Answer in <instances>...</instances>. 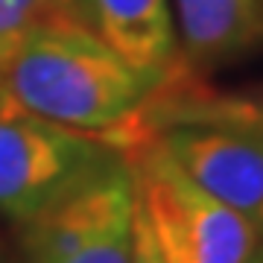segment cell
<instances>
[{
	"mask_svg": "<svg viewBox=\"0 0 263 263\" xmlns=\"http://www.w3.org/2000/svg\"><path fill=\"white\" fill-rule=\"evenodd\" d=\"M0 85L21 111L120 152L158 82L123 62L88 27H44L0 56Z\"/></svg>",
	"mask_w": 263,
	"mask_h": 263,
	"instance_id": "6da1fadb",
	"label": "cell"
},
{
	"mask_svg": "<svg viewBox=\"0 0 263 263\" xmlns=\"http://www.w3.org/2000/svg\"><path fill=\"white\" fill-rule=\"evenodd\" d=\"M132 199L164 263H246L263 237L240 214L199 187L155 138L123 152Z\"/></svg>",
	"mask_w": 263,
	"mask_h": 263,
	"instance_id": "7a4b0ae2",
	"label": "cell"
},
{
	"mask_svg": "<svg viewBox=\"0 0 263 263\" xmlns=\"http://www.w3.org/2000/svg\"><path fill=\"white\" fill-rule=\"evenodd\" d=\"M114 155L100 138L35 114L0 117V214L15 222L44 214Z\"/></svg>",
	"mask_w": 263,
	"mask_h": 263,
	"instance_id": "3957f363",
	"label": "cell"
},
{
	"mask_svg": "<svg viewBox=\"0 0 263 263\" xmlns=\"http://www.w3.org/2000/svg\"><path fill=\"white\" fill-rule=\"evenodd\" d=\"M21 228L24 263H129L132 173L123 152Z\"/></svg>",
	"mask_w": 263,
	"mask_h": 263,
	"instance_id": "277c9868",
	"label": "cell"
},
{
	"mask_svg": "<svg viewBox=\"0 0 263 263\" xmlns=\"http://www.w3.org/2000/svg\"><path fill=\"white\" fill-rule=\"evenodd\" d=\"M179 170L263 237V126L226 114L179 120L149 135Z\"/></svg>",
	"mask_w": 263,
	"mask_h": 263,
	"instance_id": "5b68a950",
	"label": "cell"
},
{
	"mask_svg": "<svg viewBox=\"0 0 263 263\" xmlns=\"http://www.w3.org/2000/svg\"><path fill=\"white\" fill-rule=\"evenodd\" d=\"M91 32L135 70L164 85L187 73L170 0H79Z\"/></svg>",
	"mask_w": 263,
	"mask_h": 263,
	"instance_id": "8992f818",
	"label": "cell"
},
{
	"mask_svg": "<svg viewBox=\"0 0 263 263\" xmlns=\"http://www.w3.org/2000/svg\"><path fill=\"white\" fill-rule=\"evenodd\" d=\"M181 62L211 67L263 32V0H176Z\"/></svg>",
	"mask_w": 263,
	"mask_h": 263,
	"instance_id": "52a82bcc",
	"label": "cell"
},
{
	"mask_svg": "<svg viewBox=\"0 0 263 263\" xmlns=\"http://www.w3.org/2000/svg\"><path fill=\"white\" fill-rule=\"evenodd\" d=\"M44 27H88L79 0H0V56Z\"/></svg>",
	"mask_w": 263,
	"mask_h": 263,
	"instance_id": "ba28073f",
	"label": "cell"
},
{
	"mask_svg": "<svg viewBox=\"0 0 263 263\" xmlns=\"http://www.w3.org/2000/svg\"><path fill=\"white\" fill-rule=\"evenodd\" d=\"M129 263H164L161 260L158 249L152 243L149 226L143 219L141 208L135 205L132 199V240H129Z\"/></svg>",
	"mask_w": 263,
	"mask_h": 263,
	"instance_id": "9c48e42d",
	"label": "cell"
},
{
	"mask_svg": "<svg viewBox=\"0 0 263 263\" xmlns=\"http://www.w3.org/2000/svg\"><path fill=\"white\" fill-rule=\"evenodd\" d=\"M216 114H226V117H237V120H252L263 126V94L252 103H231V105H214Z\"/></svg>",
	"mask_w": 263,
	"mask_h": 263,
	"instance_id": "30bf717a",
	"label": "cell"
},
{
	"mask_svg": "<svg viewBox=\"0 0 263 263\" xmlns=\"http://www.w3.org/2000/svg\"><path fill=\"white\" fill-rule=\"evenodd\" d=\"M9 114H21V108L12 103V97L6 94V88L0 85V117H9Z\"/></svg>",
	"mask_w": 263,
	"mask_h": 263,
	"instance_id": "8fae6325",
	"label": "cell"
},
{
	"mask_svg": "<svg viewBox=\"0 0 263 263\" xmlns=\"http://www.w3.org/2000/svg\"><path fill=\"white\" fill-rule=\"evenodd\" d=\"M246 263H263V243L257 246V249H254V254H252V257H249Z\"/></svg>",
	"mask_w": 263,
	"mask_h": 263,
	"instance_id": "7c38bea8",
	"label": "cell"
}]
</instances>
